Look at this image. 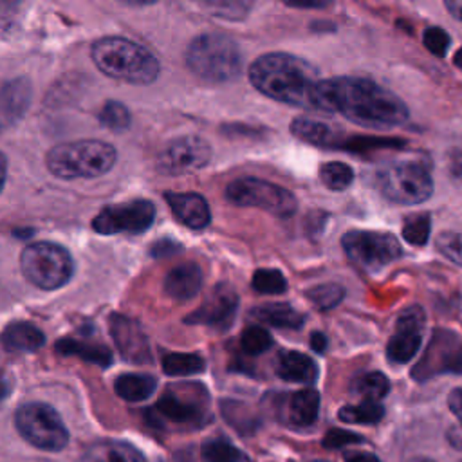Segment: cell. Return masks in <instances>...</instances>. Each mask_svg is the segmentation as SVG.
<instances>
[{"label":"cell","mask_w":462,"mask_h":462,"mask_svg":"<svg viewBox=\"0 0 462 462\" xmlns=\"http://www.w3.org/2000/svg\"><path fill=\"white\" fill-rule=\"evenodd\" d=\"M448 404H449V410L457 415V419H458L460 424H462V388H455V390L449 393Z\"/></svg>","instance_id":"45"},{"label":"cell","mask_w":462,"mask_h":462,"mask_svg":"<svg viewBox=\"0 0 462 462\" xmlns=\"http://www.w3.org/2000/svg\"><path fill=\"white\" fill-rule=\"evenodd\" d=\"M90 58L103 74L132 85H150L161 72L159 60L146 47L123 36L96 40Z\"/></svg>","instance_id":"3"},{"label":"cell","mask_w":462,"mask_h":462,"mask_svg":"<svg viewBox=\"0 0 462 462\" xmlns=\"http://www.w3.org/2000/svg\"><path fill=\"white\" fill-rule=\"evenodd\" d=\"M444 372H462V339L451 330H437L413 368L415 379H428Z\"/></svg>","instance_id":"13"},{"label":"cell","mask_w":462,"mask_h":462,"mask_svg":"<svg viewBox=\"0 0 462 462\" xmlns=\"http://www.w3.org/2000/svg\"><path fill=\"white\" fill-rule=\"evenodd\" d=\"M110 332L125 359L134 363H143L150 357L146 336L134 319L114 314L110 318Z\"/></svg>","instance_id":"17"},{"label":"cell","mask_w":462,"mask_h":462,"mask_svg":"<svg viewBox=\"0 0 462 462\" xmlns=\"http://www.w3.org/2000/svg\"><path fill=\"white\" fill-rule=\"evenodd\" d=\"M157 388L155 377L148 374H121L116 383V393L128 402H141L148 399Z\"/></svg>","instance_id":"27"},{"label":"cell","mask_w":462,"mask_h":462,"mask_svg":"<svg viewBox=\"0 0 462 462\" xmlns=\"http://www.w3.org/2000/svg\"><path fill=\"white\" fill-rule=\"evenodd\" d=\"M155 410L161 417L173 420V422H180V424H191V422L200 424L202 419L206 417L204 406H200L193 399L180 397L179 393H173V392L164 393L159 399Z\"/></svg>","instance_id":"22"},{"label":"cell","mask_w":462,"mask_h":462,"mask_svg":"<svg viewBox=\"0 0 462 462\" xmlns=\"http://www.w3.org/2000/svg\"><path fill=\"white\" fill-rule=\"evenodd\" d=\"M186 67L200 79L226 83L238 78L244 70L240 47L222 32H202L186 47Z\"/></svg>","instance_id":"5"},{"label":"cell","mask_w":462,"mask_h":462,"mask_svg":"<svg viewBox=\"0 0 462 462\" xmlns=\"http://www.w3.org/2000/svg\"><path fill=\"white\" fill-rule=\"evenodd\" d=\"M319 462H321V460H319Z\"/></svg>","instance_id":"53"},{"label":"cell","mask_w":462,"mask_h":462,"mask_svg":"<svg viewBox=\"0 0 462 462\" xmlns=\"http://www.w3.org/2000/svg\"><path fill=\"white\" fill-rule=\"evenodd\" d=\"M321 182L332 191L346 189L354 180V170L346 162L341 161H328L323 162L319 168Z\"/></svg>","instance_id":"30"},{"label":"cell","mask_w":462,"mask_h":462,"mask_svg":"<svg viewBox=\"0 0 462 462\" xmlns=\"http://www.w3.org/2000/svg\"><path fill=\"white\" fill-rule=\"evenodd\" d=\"M202 457L206 462H253L244 451L224 439L208 440L202 446Z\"/></svg>","instance_id":"33"},{"label":"cell","mask_w":462,"mask_h":462,"mask_svg":"<svg viewBox=\"0 0 462 462\" xmlns=\"http://www.w3.org/2000/svg\"><path fill=\"white\" fill-rule=\"evenodd\" d=\"M202 287V271L197 263L186 262L173 267L164 278V292L177 300L186 301L199 294Z\"/></svg>","instance_id":"20"},{"label":"cell","mask_w":462,"mask_h":462,"mask_svg":"<svg viewBox=\"0 0 462 462\" xmlns=\"http://www.w3.org/2000/svg\"><path fill=\"white\" fill-rule=\"evenodd\" d=\"M117 161V150L101 139L60 143L45 155L47 170L63 180L96 179L108 173Z\"/></svg>","instance_id":"4"},{"label":"cell","mask_w":462,"mask_h":462,"mask_svg":"<svg viewBox=\"0 0 462 462\" xmlns=\"http://www.w3.org/2000/svg\"><path fill=\"white\" fill-rule=\"evenodd\" d=\"M2 343L9 352H34L45 343L43 332L27 321H14L5 327Z\"/></svg>","instance_id":"24"},{"label":"cell","mask_w":462,"mask_h":462,"mask_svg":"<svg viewBox=\"0 0 462 462\" xmlns=\"http://www.w3.org/2000/svg\"><path fill=\"white\" fill-rule=\"evenodd\" d=\"M408 462H433V460L431 458H424V457H415V458H411Z\"/></svg>","instance_id":"52"},{"label":"cell","mask_w":462,"mask_h":462,"mask_svg":"<svg viewBox=\"0 0 462 462\" xmlns=\"http://www.w3.org/2000/svg\"><path fill=\"white\" fill-rule=\"evenodd\" d=\"M238 307V296L227 283L217 285L204 303L186 318L191 325H208L217 330H224L233 323Z\"/></svg>","instance_id":"15"},{"label":"cell","mask_w":462,"mask_h":462,"mask_svg":"<svg viewBox=\"0 0 462 462\" xmlns=\"http://www.w3.org/2000/svg\"><path fill=\"white\" fill-rule=\"evenodd\" d=\"M453 63H455L458 69H462V47H458V51L455 52V56H453Z\"/></svg>","instance_id":"51"},{"label":"cell","mask_w":462,"mask_h":462,"mask_svg":"<svg viewBox=\"0 0 462 462\" xmlns=\"http://www.w3.org/2000/svg\"><path fill=\"white\" fill-rule=\"evenodd\" d=\"M276 374L291 383H314L318 368L314 361L301 352H283L276 361Z\"/></svg>","instance_id":"25"},{"label":"cell","mask_w":462,"mask_h":462,"mask_svg":"<svg viewBox=\"0 0 462 462\" xmlns=\"http://www.w3.org/2000/svg\"><path fill=\"white\" fill-rule=\"evenodd\" d=\"M18 433L32 446L45 451H60L69 442V433L58 411L43 402H25L14 413Z\"/></svg>","instance_id":"9"},{"label":"cell","mask_w":462,"mask_h":462,"mask_svg":"<svg viewBox=\"0 0 462 462\" xmlns=\"http://www.w3.org/2000/svg\"><path fill=\"white\" fill-rule=\"evenodd\" d=\"M424 327V312L419 305L404 309L395 325V334L390 337L386 356L392 363H408L420 346Z\"/></svg>","instance_id":"14"},{"label":"cell","mask_w":462,"mask_h":462,"mask_svg":"<svg viewBox=\"0 0 462 462\" xmlns=\"http://www.w3.org/2000/svg\"><path fill=\"white\" fill-rule=\"evenodd\" d=\"M352 393L361 395L365 401H379L390 390V381L381 372H368L354 379L350 386Z\"/></svg>","instance_id":"29"},{"label":"cell","mask_w":462,"mask_h":462,"mask_svg":"<svg viewBox=\"0 0 462 462\" xmlns=\"http://www.w3.org/2000/svg\"><path fill=\"white\" fill-rule=\"evenodd\" d=\"M18 4H20V0H2V14H4V18H5L7 13L13 11Z\"/></svg>","instance_id":"49"},{"label":"cell","mask_w":462,"mask_h":462,"mask_svg":"<svg viewBox=\"0 0 462 462\" xmlns=\"http://www.w3.org/2000/svg\"><path fill=\"white\" fill-rule=\"evenodd\" d=\"M319 110L334 112L366 128L390 130L410 117L406 103L366 78L336 76L319 81Z\"/></svg>","instance_id":"1"},{"label":"cell","mask_w":462,"mask_h":462,"mask_svg":"<svg viewBox=\"0 0 462 462\" xmlns=\"http://www.w3.org/2000/svg\"><path fill=\"white\" fill-rule=\"evenodd\" d=\"M226 199L240 208H256L278 218H289L298 209L292 191L258 177H242L227 184Z\"/></svg>","instance_id":"8"},{"label":"cell","mask_w":462,"mask_h":462,"mask_svg":"<svg viewBox=\"0 0 462 462\" xmlns=\"http://www.w3.org/2000/svg\"><path fill=\"white\" fill-rule=\"evenodd\" d=\"M285 5L294 9H325L332 0H282Z\"/></svg>","instance_id":"43"},{"label":"cell","mask_w":462,"mask_h":462,"mask_svg":"<svg viewBox=\"0 0 462 462\" xmlns=\"http://www.w3.org/2000/svg\"><path fill=\"white\" fill-rule=\"evenodd\" d=\"M319 413V393L312 388L298 390L291 395H287L282 402V415L283 419L296 426V428H307L314 424Z\"/></svg>","instance_id":"19"},{"label":"cell","mask_w":462,"mask_h":462,"mask_svg":"<svg viewBox=\"0 0 462 462\" xmlns=\"http://www.w3.org/2000/svg\"><path fill=\"white\" fill-rule=\"evenodd\" d=\"M361 440L363 439L356 433H350V431H345V430H330L323 437V446L328 448V449H339V448H345V446H350V444H357Z\"/></svg>","instance_id":"42"},{"label":"cell","mask_w":462,"mask_h":462,"mask_svg":"<svg viewBox=\"0 0 462 462\" xmlns=\"http://www.w3.org/2000/svg\"><path fill=\"white\" fill-rule=\"evenodd\" d=\"M20 269L32 285L52 291L63 287L74 273L70 253L54 242H32L20 254Z\"/></svg>","instance_id":"6"},{"label":"cell","mask_w":462,"mask_h":462,"mask_svg":"<svg viewBox=\"0 0 462 462\" xmlns=\"http://www.w3.org/2000/svg\"><path fill=\"white\" fill-rule=\"evenodd\" d=\"M310 346H312V350H316V352H323L325 346H327V337H325L321 332H314V334L310 336Z\"/></svg>","instance_id":"48"},{"label":"cell","mask_w":462,"mask_h":462,"mask_svg":"<svg viewBox=\"0 0 462 462\" xmlns=\"http://www.w3.org/2000/svg\"><path fill=\"white\" fill-rule=\"evenodd\" d=\"M271 345H273L271 334L265 328H262L260 325L247 327L240 336V346L249 356L263 354L271 348Z\"/></svg>","instance_id":"39"},{"label":"cell","mask_w":462,"mask_h":462,"mask_svg":"<svg viewBox=\"0 0 462 462\" xmlns=\"http://www.w3.org/2000/svg\"><path fill=\"white\" fill-rule=\"evenodd\" d=\"M251 285L262 294H282L287 289V280L278 269H258L253 274Z\"/></svg>","instance_id":"37"},{"label":"cell","mask_w":462,"mask_h":462,"mask_svg":"<svg viewBox=\"0 0 462 462\" xmlns=\"http://www.w3.org/2000/svg\"><path fill=\"white\" fill-rule=\"evenodd\" d=\"M119 2L126 4V5H134V7H144V5L155 4L157 0H119Z\"/></svg>","instance_id":"50"},{"label":"cell","mask_w":462,"mask_h":462,"mask_svg":"<svg viewBox=\"0 0 462 462\" xmlns=\"http://www.w3.org/2000/svg\"><path fill=\"white\" fill-rule=\"evenodd\" d=\"M291 132L300 141L312 146H319V148H341L345 141V135L339 134L336 128L305 116L292 119Z\"/></svg>","instance_id":"21"},{"label":"cell","mask_w":462,"mask_h":462,"mask_svg":"<svg viewBox=\"0 0 462 462\" xmlns=\"http://www.w3.org/2000/svg\"><path fill=\"white\" fill-rule=\"evenodd\" d=\"M251 316L278 328H300L305 323V316L289 303H267L253 309Z\"/></svg>","instance_id":"26"},{"label":"cell","mask_w":462,"mask_h":462,"mask_svg":"<svg viewBox=\"0 0 462 462\" xmlns=\"http://www.w3.org/2000/svg\"><path fill=\"white\" fill-rule=\"evenodd\" d=\"M337 415L350 424H375L383 419L384 408L377 401H363L361 404L343 406Z\"/></svg>","instance_id":"31"},{"label":"cell","mask_w":462,"mask_h":462,"mask_svg":"<svg viewBox=\"0 0 462 462\" xmlns=\"http://www.w3.org/2000/svg\"><path fill=\"white\" fill-rule=\"evenodd\" d=\"M204 359L197 354L173 352L162 357V370L168 375H191L204 370Z\"/></svg>","instance_id":"32"},{"label":"cell","mask_w":462,"mask_h":462,"mask_svg":"<svg viewBox=\"0 0 462 462\" xmlns=\"http://www.w3.org/2000/svg\"><path fill=\"white\" fill-rule=\"evenodd\" d=\"M377 186L388 200L404 206L422 204L433 193L431 173L417 161H399L384 166L377 173Z\"/></svg>","instance_id":"7"},{"label":"cell","mask_w":462,"mask_h":462,"mask_svg":"<svg viewBox=\"0 0 462 462\" xmlns=\"http://www.w3.org/2000/svg\"><path fill=\"white\" fill-rule=\"evenodd\" d=\"M155 220V206L146 199L110 204L92 218V229L99 235L144 233Z\"/></svg>","instance_id":"11"},{"label":"cell","mask_w":462,"mask_h":462,"mask_svg":"<svg viewBox=\"0 0 462 462\" xmlns=\"http://www.w3.org/2000/svg\"><path fill=\"white\" fill-rule=\"evenodd\" d=\"M345 291L341 285L337 283H321V285H314L307 291V298L314 303V307H318L319 310H328L334 309L336 305H339V301L343 300Z\"/></svg>","instance_id":"38"},{"label":"cell","mask_w":462,"mask_h":462,"mask_svg":"<svg viewBox=\"0 0 462 462\" xmlns=\"http://www.w3.org/2000/svg\"><path fill=\"white\" fill-rule=\"evenodd\" d=\"M431 218L428 213H413L404 218L402 236L411 245H424L430 238Z\"/></svg>","instance_id":"36"},{"label":"cell","mask_w":462,"mask_h":462,"mask_svg":"<svg viewBox=\"0 0 462 462\" xmlns=\"http://www.w3.org/2000/svg\"><path fill=\"white\" fill-rule=\"evenodd\" d=\"M341 247L356 265L366 271H379L402 254L399 240L386 231L352 229L341 236Z\"/></svg>","instance_id":"10"},{"label":"cell","mask_w":462,"mask_h":462,"mask_svg":"<svg viewBox=\"0 0 462 462\" xmlns=\"http://www.w3.org/2000/svg\"><path fill=\"white\" fill-rule=\"evenodd\" d=\"M247 76L260 94L278 103L319 110V70L303 58L267 52L249 65Z\"/></svg>","instance_id":"2"},{"label":"cell","mask_w":462,"mask_h":462,"mask_svg":"<svg viewBox=\"0 0 462 462\" xmlns=\"http://www.w3.org/2000/svg\"><path fill=\"white\" fill-rule=\"evenodd\" d=\"M83 462H146L139 449L123 440H97L87 448Z\"/></svg>","instance_id":"23"},{"label":"cell","mask_w":462,"mask_h":462,"mask_svg":"<svg viewBox=\"0 0 462 462\" xmlns=\"http://www.w3.org/2000/svg\"><path fill=\"white\" fill-rule=\"evenodd\" d=\"M32 87L27 78L7 79L2 85V123L4 126L14 125L20 121L31 106Z\"/></svg>","instance_id":"18"},{"label":"cell","mask_w":462,"mask_h":462,"mask_svg":"<svg viewBox=\"0 0 462 462\" xmlns=\"http://www.w3.org/2000/svg\"><path fill=\"white\" fill-rule=\"evenodd\" d=\"M343 460L345 462H381L375 455H372L368 451H356V449L346 451L343 455Z\"/></svg>","instance_id":"46"},{"label":"cell","mask_w":462,"mask_h":462,"mask_svg":"<svg viewBox=\"0 0 462 462\" xmlns=\"http://www.w3.org/2000/svg\"><path fill=\"white\" fill-rule=\"evenodd\" d=\"M202 2L213 14L231 22L244 20L254 4V0H202Z\"/></svg>","instance_id":"35"},{"label":"cell","mask_w":462,"mask_h":462,"mask_svg":"<svg viewBox=\"0 0 462 462\" xmlns=\"http://www.w3.org/2000/svg\"><path fill=\"white\" fill-rule=\"evenodd\" d=\"M164 200L170 206L173 217L189 229H204L211 222V211L208 200L195 191H166Z\"/></svg>","instance_id":"16"},{"label":"cell","mask_w":462,"mask_h":462,"mask_svg":"<svg viewBox=\"0 0 462 462\" xmlns=\"http://www.w3.org/2000/svg\"><path fill=\"white\" fill-rule=\"evenodd\" d=\"M444 5L453 18L462 22V0H444Z\"/></svg>","instance_id":"47"},{"label":"cell","mask_w":462,"mask_h":462,"mask_svg":"<svg viewBox=\"0 0 462 462\" xmlns=\"http://www.w3.org/2000/svg\"><path fill=\"white\" fill-rule=\"evenodd\" d=\"M56 352L61 356H78L88 363L108 366L112 363V352L103 345H94L87 341H78L70 337H63L56 343Z\"/></svg>","instance_id":"28"},{"label":"cell","mask_w":462,"mask_h":462,"mask_svg":"<svg viewBox=\"0 0 462 462\" xmlns=\"http://www.w3.org/2000/svg\"><path fill=\"white\" fill-rule=\"evenodd\" d=\"M211 146L199 135H182L168 141L157 153L155 166L164 175H182L202 170L211 161Z\"/></svg>","instance_id":"12"},{"label":"cell","mask_w":462,"mask_h":462,"mask_svg":"<svg viewBox=\"0 0 462 462\" xmlns=\"http://www.w3.org/2000/svg\"><path fill=\"white\" fill-rule=\"evenodd\" d=\"M130 110L121 101H106L99 110V121L105 128L112 132H125L130 126Z\"/></svg>","instance_id":"34"},{"label":"cell","mask_w":462,"mask_h":462,"mask_svg":"<svg viewBox=\"0 0 462 462\" xmlns=\"http://www.w3.org/2000/svg\"><path fill=\"white\" fill-rule=\"evenodd\" d=\"M177 249H179V244L171 242L170 238H162V240H159L157 244L152 245V254L153 256H166V254L175 253Z\"/></svg>","instance_id":"44"},{"label":"cell","mask_w":462,"mask_h":462,"mask_svg":"<svg viewBox=\"0 0 462 462\" xmlns=\"http://www.w3.org/2000/svg\"><path fill=\"white\" fill-rule=\"evenodd\" d=\"M422 43L424 47L435 54V56H446L448 49H449V34L442 29V27H428L422 34Z\"/></svg>","instance_id":"41"},{"label":"cell","mask_w":462,"mask_h":462,"mask_svg":"<svg viewBox=\"0 0 462 462\" xmlns=\"http://www.w3.org/2000/svg\"><path fill=\"white\" fill-rule=\"evenodd\" d=\"M437 249L453 263L462 265V233L442 231L435 240Z\"/></svg>","instance_id":"40"}]
</instances>
